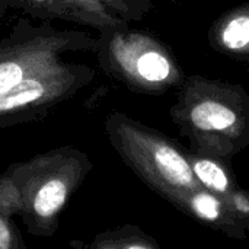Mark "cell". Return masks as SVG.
I'll return each instance as SVG.
<instances>
[{"instance_id": "cell-2", "label": "cell", "mask_w": 249, "mask_h": 249, "mask_svg": "<svg viewBox=\"0 0 249 249\" xmlns=\"http://www.w3.org/2000/svg\"><path fill=\"white\" fill-rule=\"evenodd\" d=\"M90 158L73 147L61 146L12 163L10 178L19 201V217L26 232L51 238L60 226V214L92 171Z\"/></svg>"}, {"instance_id": "cell-3", "label": "cell", "mask_w": 249, "mask_h": 249, "mask_svg": "<svg viewBox=\"0 0 249 249\" xmlns=\"http://www.w3.org/2000/svg\"><path fill=\"white\" fill-rule=\"evenodd\" d=\"M104 127L121 160L169 204L200 185L191 169L188 149L177 140L118 111L107 115Z\"/></svg>"}, {"instance_id": "cell-1", "label": "cell", "mask_w": 249, "mask_h": 249, "mask_svg": "<svg viewBox=\"0 0 249 249\" xmlns=\"http://www.w3.org/2000/svg\"><path fill=\"white\" fill-rule=\"evenodd\" d=\"M169 117L196 153L232 160L249 146V93L239 83L188 76Z\"/></svg>"}, {"instance_id": "cell-13", "label": "cell", "mask_w": 249, "mask_h": 249, "mask_svg": "<svg viewBox=\"0 0 249 249\" xmlns=\"http://www.w3.org/2000/svg\"><path fill=\"white\" fill-rule=\"evenodd\" d=\"M229 209L242 229L249 231V191L241 185L226 198Z\"/></svg>"}, {"instance_id": "cell-15", "label": "cell", "mask_w": 249, "mask_h": 249, "mask_svg": "<svg viewBox=\"0 0 249 249\" xmlns=\"http://www.w3.org/2000/svg\"><path fill=\"white\" fill-rule=\"evenodd\" d=\"M0 249H28L13 219L0 213Z\"/></svg>"}, {"instance_id": "cell-7", "label": "cell", "mask_w": 249, "mask_h": 249, "mask_svg": "<svg viewBox=\"0 0 249 249\" xmlns=\"http://www.w3.org/2000/svg\"><path fill=\"white\" fill-rule=\"evenodd\" d=\"M13 9H20L36 20H64L105 32L130 26L98 0H12Z\"/></svg>"}, {"instance_id": "cell-9", "label": "cell", "mask_w": 249, "mask_h": 249, "mask_svg": "<svg viewBox=\"0 0 249 249\" xmlns=\"http://www.w3.org/2000/svg\"><path fill=\"white\" fill-rule=\"evenodd\" d=\"M207 39L214 51L249 63V1L223 12L212 23Z\"/></svg>"}, {"instance_id": "cell-12", "label": "cell", "mask_w": 249, "mask_h": 249, "mask_svg": "<svg viewBox=\"0 0 249 249\" xmlns=\"http://www.w3.org/2000/svg\"><path fill=\"white\" fill-rule=\"evenodd\" d=\"M104 6H107L115 16L131 23L143 20L150 12L158 7L159 0H98ZM178 3L179 0H163Z\"/></svg>"}, {"instance_id": "cell-11", "label": "cell", "mask_w": 249, "mask_h": 249, "mask_svg": "<svg viewBox=\"0 0 249 249\" xmlns=\"http://www.w3.org/2000/svg\"><path fill=\"white\" fill-rule=\"evenodd\" d=\"M77 249H162L158 241L136 225H123L98 233L89 244L71 241Z\"/></svg>"}, {"instance_id": "cell-10", "label": "cell", "mask_w": 249, "mask_h": 249, "mask_svg": "<svg viewBox=\"0 0 249 249\" xmlns=\"http://www.w3.org/2000/svg\"><path fill=\"white\" fill-rule=\"evenodd\" d=\"M188 159L194 177L203 188L226 200L239 187L238 179L231 166V160L196 153L190 149Z\"/></svg>"}, {"instance_id": "cell-4", "label": "cell", "mask_w": 249, "mask_h": 249, "mask_svg": "<svg viewBox=\"0 0 249 249\" xmlns=\"http://www.w3.org/2000/svg\"><path fill=\"white\" fill-rule=\"evenodd\" d=\"M93 53L107 76L139 93L162 95L187 77L171 47L147 31L127 26L99 32Z\"/></svg>"}, {"instance_id": "cell-6", "label": "cell", "mask_w": 249, "mask_h": 249, "mask_svg": "<svg viewBox=\"0 0 249 249\" xmlns=\"http://www.w3.org/2000/svg\"><path fill=\"white\" fill-rule=\"evenodd\" d=\"M95 74V69L88 64L63 60L0 93V130L44 120L58 105L89 86Z\"/></svg>"}, {"instance_id": "cell-5", "label": "cell", "mask_w": 249, "mask_h": 249, "mask_svg": "<svg viewBox=\"0 0 249 249\" xmlns=\"http://www.w3.org/2000/svg\"><path fill=\"white\" fill-rule=\"evenodd\" d=\"M96 38L85 31L61 29L47 20L20 18L0 38V93L63 61V55L95 51Z\"/></svg>"}, {"instance_id": "cell-16", "label": "cell", "mask_w": 249, "mask_h": 249, "mask_svg": "<svg viewBox=\"0 0 249 249\" xmlns=\"http://www.w3.org/2000/svg\"><path fill=\"white\" fill-rule=\"evenodd\" d=\"M10 9H13V1H12V0H0V19H1Z\"/></svg>"}, {"instance_id": "cell-14", "label": "cell", "mask_w": 249, "mask_h": 249, "mask_svg": "<svg viewBox=\"0 0 249 249\" xmlns=\"http://www.w3.org/2000/svg\"><path fill=\"white\" fill-rule=\"evenodd\" d=\"M0 213L10 219L19 214V201L15 187L4 172L0 174Z\"/></svg>"}, {"instance_id": "cell-8", "label": "cell", "mask_w": 249, "mask_h": 249, "mask_svg": "<svg viewBox=\"0 0 249 249\" xmlns=\"http://www.w3.org/2000/svg\"><path fill=\"white\" fill-rule=\"evenodd\" d=\"M172 206L185 216L222 232L231 239L245 241L248 238V232L241 228L226 200L201 185L181 196Z\"/></svg>"}]
</instances>
